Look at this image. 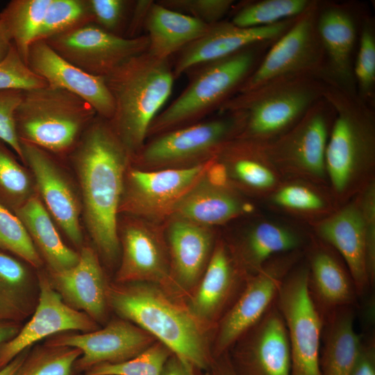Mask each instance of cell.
<instances>
[{
	"label": "cell",
	"mask_w": 375,
	"mask_h": 375,
	"mask_svg": "<svg viewBox=\"0 0 375 375\" xmlns=\"http://www.w3.org/2000/svg\"><path fill=\"white\" fill-rule=\"evenodd\" d=\"M88 232L109 263L119 253L118 215L132 156L109 121L98 115L72 149Z\"/></svg>",
	"instance_id": "obj_1"
},
{
	"label": "cell",
	"mask_w": 375,
	"mask_h": 375,
	"mask_svg": "<svg viewBox=\"0 0 375 375\" xmlns=\"http://www.w3.org/2000/svg\"><path fill=\"white\" fill-rule=\"evenodd\" d=\"M108 303L126 319L165 345L174 355L206 372L214 358L210 333L178 295L160 285L132 282L109 285Z\"/></svg>",
	"instance_id": "obj_2"
},
{
	"label": "cell",
	"mask_w": 375,
	"mask_h": 375,
	"mask_svg": "<svg viewBox=\"0 0 375 375\" xmlns=\"http://www.w3.org/2000/svg\"><path fill=\"white\" fill-rule=\"evenodd\" d=\"M103 78L114 102L108 121L133 157L145 144L151 124L172 94L173 69L168 60L146 51Z\"/></svg>",
	"instance_id": "obj_3"
},
{
	"label": "cell",
	"mask_w": 375,
	"mask_h": 375,
	"mask_svg": "<svg viewBox=\"0 0 375 375\" xmlns=\"http://www.w3.org/2000/svg\"><path fill=\"white\" fill-rule=\"evenodd\" d=\"M323 97L335 111L325 153L326 174L334 192L344 195L374 165V107L329 76Z\"/></svg>",
	"instance_id": "obj_4"
},
{
	"label": "cell",
	"mask_w": 375,
	"mask_h": 375,
	"mask_svg": "<svg viewBox=\"0 0 375 375\" xmlns=\"http://www.w3.org/2000/svg\"><path fill=\"white\" fill-rule=\"evenodd\" d=\"M326 75L278 78L245 93H237L219 108L222 113L242 110L243 128L236 138L269 142L292 128L323 98Z\"/></svg>",
	"instance_id": "obj_5"
},
{
	"label": "cell",
	"mask_w": 375,
	"mask_h": 375,
	"mask_svg": "<svg viewBox=\"0 0 375 375\" xmlns=\"http://www.w3.org/2000/svg\"><path fill=\"white\" fill-rule=\"evenodd\" d=\"M97 115L82 98L47 85L24 91L15 124L21 141L63 153L73 149Z\"/></svg>",
	"instance_id": "obj_6"
},
{
	"label": "cell",
	"mask_w": 375,
	"mask_h": 375,
	"mask_svg": "<svg viewBox=\"0 0 375 375\" xmlns=\"http://www.w3.org/2000/svg\"><path fill=\"white\" fill-rule=\"evenodd\" d=\"M261 43L205 65L186 89L154 119L149 137L188 126L219 109L237 93L257 66Z\"/></svg>",
	"instance_id": "obj_7"
},
{
	"label": "cell",
	"mask_w": 375,
	"mask_h": 375,
	"mask_svg": "<svg viewBox=\"0 0 375 375\" xmlns=\"http://www.w3.org/2000/svg\"><path fill=\"white\" fill-rule=\"evenodd\" d=\"M224 114L154 136L132 157L131 165L146 170L188 168L215 158L239 136L245 122L242 110Z\"/></svg>",
	"instance_id": "obj_8"
},
{
	"label": "cell",
	"mask_w": 375,
	"mask_h": 375,
	"mask_svg": "<svg viewBox=\"0 0 375 375\" xmlns=\"http://www.w3.org/2000/svg\"><path fill=\"white\" fill-rule=\"evenodd\" d=\"M319 3L311 1L290 27L273 42L237 93L250 92L281 78L327 74L325 53L317 26Z\"/></svg>",
	"instance_id": "obj_9"
},
{
	"label": "cell",
	"mask_w": 375,
	"mask_h": 375,
	"mask_svg": "<svg viewBox=\"0 0 375 375\" xmlns=\"http://www.w3.org/2000/svg\"><path fill=\"white\" fill-rule=\"evenodd\" d=\"M308 283V266L293 268L276 299L288 331L291 375H322L319 355L324 319L312 300Z\"/></svg>",
	"instance_id": "obj_10"
},
{
	"label": "cell",
	"mask_w": 375,
	"mask_h": 375,
	"mask_svg": "<svg viewBox=\"0 0 375 375\" xmlns=\"http://www.w3.org/2000/svg\"><path fill=\"white\" fill-rule=\"evenodd\" d=\"M215 158L188 168L146 170L131 165L125 176L119 213L165 223Z\"/></svg>",
	"instance_id": "obj_11"
},
{
	"label": "cell",
	"mask_w": 375,
	"mask_h": 375,
	"mask_svg": "<svg viewBox=\"0 0 375 375\" xmlns=\"http://www.w3.org/2000/svg\"><path fill=\"white\" fill-rule=\"evenodd\" d=\"M335 111L323 97L288 131L259 143L267 162L314 180L326 176L325 153Z\"/></svg>",
	"instance_id": "obj_12"
},
{
	"label": "cell",
	"mask_w": 375,
	"mask_h": 375,
	"mask_svg": "<svg viewBox=\"0 0 375 375\" xmlns=\"http://www.w3.org/2000/svg\"><path fill=\"white\" fill-rule=\"evenodd\" d=\"M299 256V251L275 256L257 273L247 276L241 293L215 326L212 344L214 359L227 353L268 311Z\"/></svg>",
	"instance_id": "obj_13"
},
{
	"label": "cell",
	"mask_w": 375,
	"mask_h": 375,
	"mask_svg": "<svg viewBox=\"0 0 375 375\" xmlns=\"http://www.w3.org/2000/svg\"><path fill=\"white\" fill-rule=\"evenodd\" d=\"M83 72L105 78L124 62L148 50L147 35L133 38L110 33L91 22L44 40Z\"/></svg>",
	"instance_id": "obj_14"
},
{
	"label": "cell",
	"mask_w": 375,
	"mask_h": 375,
	"mask_svg": "<svg viewBox=\"0 0 375 375\" xmlns=\"http://www.w3.org/2000/svg\"><path fill=\"white\" fill-rule=\"evenodd\" d=\"M119 240L122 258L115 283H152L176 293L171 280L165 223L127 215Z\"/></svg>",
	"instance_id": "obj_15"
},
{
	"label": "cell",
	"mask_w": 375,
	"mask_h": 375,
	"mask_svg": "<svg viewBox=\"0 0 375 375\" xmlns=\"http://www.w3.org/2000/svg\"><path fill=\"white\" fill-rule=\"evenodd\" d=\"M228 353L235 375H291L288 331L276 301Z\"/></svg>",
	"instance_id": "obj_16"
},
{
	"label": "cell",
	"mask_w": 375,
	"mask_h": 375,
	"mask_svg": "<svg viewBox=\"0 0 375 375\" xmlns=\"http://www.w3.org/2000/svg\"><path fill=\"white\" fill-rule=\"evenodd\" d=\"M38 301L31 319L12 338L0 346V369L42 339L69 331L86 333L98 329L97 323L87 314L64 302L44 274L38 276Z\"/></svg>",
	"instance_id": "obj_17"
},
{
	"label": "cell",
	"mask_w": 375,
	"mask_h": 375,
	"mask_svg": "<svg viewBox=\"0 0 375 375\" xmlns=\"http://www.w3.org/2000/svg\"><path fill=\"white\" fill-rule=\"evenodd\" d=\"M156 341L135 324L120 318L92 331L56 335L46 344L79 349L81 355L75 364L76 374L100 364L126 361Z\"/></svg>",
	"instance_id": "obj_18"
},
{
	"label": "cell",
	"mask_w": 375,
	"mask_h": 375,
	"mask_svg": "<svg viewBox=\"0 0 375 375\" xmlns=\"http://www.w3.org/2000/svg\"><path fill=\"white\" fill-rule=\"evenodd\" d=\"M247 276L228 243L216 241L208 265L187 303L190 310L201 322L215 329L241 293Z\"/></svg>",
	"instance_id": "obj_19"
},
{
	"label": "cell",
	"mask_w": 375,
	"mask_h": 375,
	"mask_svg": "<svg viewBox=\"0 0 375 375\" xmlns=\"http://www.w3.org/2000/svg\"><path fill=\"white\" fill-rule=\"evenodd\" d=\"M296 17L262 27L241 28L231 22L212 24L205 35L181 51L173 69L174 77L192 68L228 57L243 49L276 41Z\"/></svg>",
	"instance_id": "obj_20"
},
{
	"label": "cell",
	"mask_w": 375,
	"mask_h": 375,
	"mask_svg": "<svg viewBox=\"0 0 375 375\" xmlns=\"http://www.w3.org/2000/svg\"><path fill=\"white\" fill-rule=\"evenodd\" d=\"M27 65L48 85L77 95L87 101L98 116L108 120L112 118L114 102L104 78L90 75L72 65L44 40L32 43Z\"/></svg>",
	"instance_id": "obj_21"
},
{
	"label": "cell",
	"mask_w": 375,
	"mask_h": 375,
	"mask_svg": "<svg viewBox=\"0 0 375 375\" xmlns=\"http://www.w3.org/2000/svg\"><path fill=\"white\" fill-rule=\"evenodd\" d=\"M20 144L23 162L31 168L49 214L70 241L81 245L80 204L73 187L49 151L24 141Z\"/></svg>",
	"instance_id": "obj_22"
},
{
	"label": "cell",
	"mask_w": 375,
	"mask_h": 375,
	"mask_svg": "<svg viewBox=\"0 0 375 375\" xmlns=\"http://www.w3.org/2000/svg\"><path fill=\"white\" fill-rule=\"evenodd\" d=\"M170 276L176 292H190L199 282L215 245L213 228L169 218L165 222Z\"/></svg>",
	"instance_id": "obj_23"
},
{
	"label": "cell",
	"mask_w": 375,
	"mask_h": 375,
	"mask_svg": "<svg viewBox=\"0 0 375 375\" xmlns=\"http://www.w3.org/2000/svg\"><path fill=\"white\" fill-rule=\"evenodd\" d=\"M51 276L53 287L66 304L85 312L97 323L105 319L109 285L92 248L83 247L74 267L51 272Z\"/></svg>",
	"instance_id": "obj_24"
},
{
	"label": "cell",
	"mask_w": 375,
	"mask_h": 375,
	"mask_svg": "<svg viewBox=\"0 0 375 375\" xmlns=\"http://www.w3.org/2000/svg\"><path fill=\"white\" fill-rule=\"evenodd\" d=\"M210 167L180 201L170 218L213 228L253 210L233 187L215 178Z\"/></svg>",
	"instance_id": "obj_25"
},
{
	"label": "cell",
	"mask_w": 375,
	"mask_h": 375,
	"mask_svg": "<svg viewBox=\"0 0 375 375\" xmlns=\"http://www.w3.org/2000/svg\"><path fill=\"white\" fill-rule=\"evenodd\" d=\"M317 31L325 56L328 76L344 88L356 92L352 56L357 42L356 20L349 10L338 4L319 8Z\"/></svg>",
	"instance_id": "obj_26"
},
{
	"label": "cell",
	"mask_w": 375,
	"mask_h": 375,
	"mask_svg": "<svg viewBox=\"0 0 375 375\" xmlns=\"http://www.w3.org/2000/svg\"><path fill=\"white\" fill-rule=\"evenodd\" d=\"M317 233L341 256L358 295L371 286L367 272L363 216L360 202L351 203L322 221Z\"/></svg>",
	"instance_id": "obj_27"
},
{
	"label": "cell",
	"mask_w": 375,
	"mask_h": 375,
	"mask_svg": "<svg viewBox=\"0 0 375 375\" xmlns=\"http://www.w3.org/2000/svg\"><path fill=\"white\" fill-rule=\"evenodd\" d=\"M308 268V291L324 319L335 310L354 304L358 295L353 278L333 252L315 247Z\"/></svg>",
	"instance_id": "obj_28"
},
{
	"label": "cell",
	"mask_w": 375,
	"mask_h": 375,
	"mask_svg": "<svg viewBox=\"0 0 375 375\" xmlns=\"http://www.w3.org/2000/svg\"><path fill=\"white\" fill-rule=\"evenodd\" d=\"M144 26L148 32L147 52L155 58L168 60L205 35L211 25L153 2Z\"/></svg>",
	"instance_id": "obj_29"
},
{
	"label": "cell",
	"mask_w": 375,
	"mask_h": 375,
	"mask_svg": "<svg viewBox=\"0 0 375 375\" xmlns=\"http://www.w3.org/2000/svg\"><path fill=\"white\" fill-rule=\"evenodd\" d=\"M228 244L241 268L250 276L275 256L299 251L302 240L288 228L263 222L250 227L234 244Z\"/></svg>",
	"instance_id": "obj_30"
},
{
	"label": "cell",
	"mask_w": 375,
	"mask_h": 375,
	"mask_svg": "<svg viewBox=\"0 0 375 375\" xmlns=\"http://www.w3.org/2000/svg\"><path fill=\"white\" fill-rule=\"evenodd\" d=\"M353 306L340 308L324 319L319 365L322 375H351L362 337L354 328Z\"/></svg>",
	"instance_id": "obj_31"
},
{
	"label": "cell",
	"mask_w": 375,
	"mask_h": 375,
	"mask_svg": "<svg viewBox=\"0 0 375 375\" xmlns=\"http://www.w3.org/2000/svg\"><path fill=\"white\" fill-rule=\"evenodd\" d=\"M46 209L38 196L33 194L14 213L48 263L51 272L69 269L77 263L79 254L63 242Z\"/></svg>",
	"instance_id": "obj_32"
},
{
	"label": "cell",
	"mask_w": 375,
	"mask_h": 375,
	"mask_svg": "<svg viewBox=\"0 0 375 375\" xmlns=\"http://www.w3.org/2000/svg\"><path fill=\"white\" fill-rule=\"evenodd\" d=\"M222 165L229 184L249 190L272 188L276 177L265 165L260 144L235 138L226 144L216 156Z\"/></svg>",
	"instance_id": "obj_33"
},
{
	"label": "cell",
	"mask_w": 375,
	"mask_h": 375,
	"mask_svg": "<svg viewBox=\"0 0 375 375\" xmlns=\"http://www.w3.org/2000/svg\"><path fill=\"white\" fill-rule=\"evenodd\" d=\"M24 262L0 249V322L21 323L36 306L38 296Z\"/></svg>",
	"instance_id": "obj_34"
},
{
	"label": "cell",
	"mask_w": 375,
	"mask_h": 375,
	"mask_svg": "<svg viewBox=\"0 0 375 375\" xmlns=\"http://www.w3.org/2000/svg\"><path fill=\"white\" fill-rule=\"evenodd\" d=\"M49 3L50 0H11L0 12L2 30L26 65L30 47Z\"/></svg>",
	"instance_id": "obj_35"
},
{
	"label": "cell",
	"mask_w": 375,
	"mask_h": 375,
	"mask_svg": "<svg viewBox=\"0 0 375 375\" xmlns=\"http://www.w3.org/2000/svg\"><path fill=\"white\" fill-rule=\"evenodd\" d=\"M310 2V0H263L249 3L238 9L230 22L241 28L270 26L297 17Z\"/></svg>",
	"instance_id": "obj_36"
},
{
	"label": "cell",
	"mask_w": 375,
	"mask_h": 375,
	"mask_svg": "<svg viewBox=\"0 0 375 375\" xmlns=\"http://www.w3.org/2000/svg\"><path fill=\"white\" fill-rule=\"evenodd\" d=\"M91 22L88 0H50L35 41L47 40Z\"/></svg>",
	"instance_id": "obj_37"
},
{
	"label": "cell",
	"mask_w": 375,
	"mask_h": 375,
	"mask_svg": "<svg viewBox=\"0 0 375 375\" xmlns=\"http://www.w3.org/2000/svg\"><path fill=\"white\" fill-rule=\"evenodd\" d=\"M26 168L0 140V203L14 212L34 194Z\"/></svg>",
	"instance_id": "obj_38"
},
{
	"label": "cell",
	"mask_w": 375,
	"mask_h": 375,
	"mask_svg": "<svg viewBox=\"0 0 375 375\" xmlns=\"http://www.w3.org/2000/svg\"><path fill=\"white\" fill-rule=\"evenodd\" d=\"M81 351L73 347L44 344L28 351L15 375H76Z\"/></svg>",
	"instance_id": "obj_39"
},
{
	"label": "cell",
	"mask_w": 375,
	"mask_h": 375,
	"mask_svg": "<svg viewBox=\"0 0 375 375\" xmlns=\"http://www.w3.org/2000/svg\"><path fill=\"white\" fill-rule=\"evenodd\" d=\"M172 354L165 345L156 341L126 361L100 364L81 375H162L165 365Z\"/></svg>",
	"instance_id": "obj_40"
},
{
	"label": "cell",
	"mask_w": 375,
	"mask_h": 375,
	"mask_svg": "<svg viewBox=\"0 0 375 375\" xmlns=\"http://www.w3.org/2000/svg\"><path fill=\"white\" fill-rule=\"evenodd\" d=\"M358 42V53L353 67L356 93L363 101L374 107L375 35L370 21H363Z\"/></svg>",
	"instance_id": "obj_41"
},
{
	"label": "cell",
	"mask_w": 375,
	"mask_h": 375,
	"mask_svg": "<svg viewBox=\"0 0 375 375\" xmlns=\"http://www.w3.org/2000/svg\"><path fill=\"white\" fill-rule=\"evenodd\" d=\"M0 249L38 268L42 264L26 228L12 210L0 203Z\"/></svg>",
	"instance_id": "obj_42"
},
{
	"label": "cell",
	"mask_w": 375,
	"mask_h": 375,
	"mask_svg": "<svg viewBox=\"0 0 375 375\" xmlns=\"http://www.w3.org/2000/svg\"><path fill=\"white\" fill-rule=\"evenodd\" d=\"M46 81L31 70L11 44L6 58L0 62V90H28L47 85Z\"/></svg>",
	"instance_id": "obj_43"
},
{
	"label": "cell",
	"mask_w": 375,
	"mask_h": 375,
	"mask_svg": "<svg viewBox=\"0 0 375 375\" xmlns=\"http://www.w3.org/2000/svg\"><path fill=\"white\" fill-rule=\"evenodd\" d=\"M158 3L212 25L221 22L233 7L232 0H162Z\"/></svg>",
	"instance_id": "obj_44"
},
{
	"label": "cell",
	"mask_w": 375,
	"mask_h": 375,
	"mask_svg": "<svg viewBox=\"0 0 375 375\" xmlns=\"http://www.w3.org/2000/svg\"><path fill=\"white\" fill-rule=\"evenodd\" d=\"M24 91L0 90V140L10 147L22 161L23 154L16 128L15 112L22 101Z\"/></svg>",
	"instance_id": "obj_45"
},
{
	"label": "cell",
	"mask_w": 375,
	"mask_h": 375,
	"mask_svg": "<svg viewBox=\"0 0 375 375\" xmlns=\"http://www.w3.org/2000/svg\"><path fill=\"white\" fill-rule=\"evenodd\" d=\"M278 206L301 212L322 210L326 204L322 197L310 188L299 184H291L278 189L272 197Z\"/></svg>",
	"instance_id": "obj_46"
},
{
	"label": "cell",
	"mask_w": 375,
	"mask_h": 375,
	"mask_svg": "<svg viewBox=\"0 0 375 375\" xmlns=\"http://www.w3.org/2000/svg\"><path fill=\"white\" fill-rule=\"evenodd\" d=\"M93 23L103 29L119 35L131 1L126 0H88Z\"/></svg>",
	"instance_id": "obj_47"
},
{
	"label": "cell",
	"mask_w": 375,
	"mask_h": 375,
	"mask_svg": "<svg viewBox=\"0 0 375 375\" xmlns=\"http://www.w3.org/2000/svg\"><path fill=\"white\" fill-rule=\"evenodd\" d=\"M359 202L364 221L367 272L371 286H372L375 279V186L374 183H370L367 186Z\"/></svg>",
	"instance_id": "obj_48"
},
{
	"label": "cell",
	"mask_w": 375,
	"mask_h": 375,
	"mask_svg": "<svg viewBox=\"0 0 375 375\" xmlns=\"http://www.w3.org/2000/svg\"><path fill=\"white\" fill-rule=\"evenodd\" d=\"M351 375H375L374 338H362L361 344Z\"/></svg>",
	"instance_id": "obj_49"
},
{
	"label": "cell",
	"mask_w": 375,
	"mask_h": 375,
	"mask_svg": "<svg viewBox=\"0 0 375 375\" xmlns=\"http://www.w3.org/2000/svg\"><path fill=\"white\" fill-rule=\"evenodd\" d=\"M152 1H138L135 3L132 17L124 34L125 38H133L139 36V28L144 24Z\"/></svg>",
	"instance_id": "obj_50"
},
{
	"label": "cell",
	"mask_w": 375,
	"mask_h": 375,
	"mask_svg": "<svg viewBox=\"0 0 375 375\" xmlns=\"http://www.w3.org/2000/svg\"><path fill=\"white\" fill-rule=\"evenodd\" d=\"M201 372L172 354L166 362L162 375H203Z\"/></svg>",
	"instance_id": "obj_51"
},
{
	"label": "cell",
	"mask_w": 375,
	"mask_h": 375,
	"mask_svg": "<svg viewBox=\"0 0 375 375\" xmlns=\"http://www.w3.org/2000/svg\"><path fill=\"white\" fill-rule=\"evenodd\" d=\"M203 375H235L228 352L214 359L210 368Z\"/></svg>",
	"instance_id": "obj_52"
},
{
	"label": "cell",
	"mask_w": 375,
	"mask_h": 375,
	"mask_svg": "<svg viewBox=\"0 0 375 375\" xmlns=\"http://www.w3.org/2000/svg\"><path fill=\"white\" fill-rule=\"evenodd\" d=\"M21 327V323L0 322V346L12 338Z\"/></svg>",
	"instance_id": "obj_53"
},
{
	"label": "cell",
	"mask_w": 375,
	"mask_h": 375,
	"mask_svg": "<svg viewBox=\"0 0 375 375\" xmlns=\"http://www.w3.org/2000/svg\"><path fill=\"white\" fill-rule=\"evenodd\" d=\"M29 349L15 357L11 362L0 369V375H15L26 358Z\"/></svg>",
	"instance_id": "obj_54"
},
{
	"label": "cell",
	"mask_w": 375,
	"mask_h": 375,
	"mask_svg": "<svg viewBox=\"0 0 375 375\" xmlns=\"http://www.w3.org/2000/svg\"><path fill=\"white\" fill-rule=\"evenodd\" d=\"M11 43L6 37L0 24V62L2 61L8 53Z\"/></svg>",
	"instance_id": "obj_55"
}]
</instances>
